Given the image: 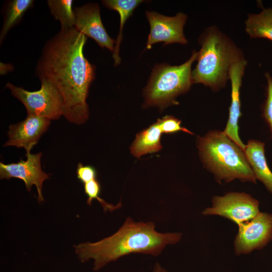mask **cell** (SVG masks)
<instances>
[{
    "instance_id": "4fadbf2b",
    "label": "cell",
    "mask_w": 272,
    "mask_h": 272,
    "mask_svg": "<svg viewBox=\"0 0 272 272\" xmlns=\"http://www.w3.org/2000/svg\"><path fill=\"white\" fill-rule=\"evenodd\" d=\"M247 61L243 58L233 63L229 73V80L231 86V104L229 109V118L224 133L244 152L245 145L239 138L238 121L241 116L240 89Z\"/></svg>"
},
{
    "instance_id": "8fae6325",
    "label": "cell",
    "mask_w": 272,
    "mask_h": 272,
    "mask_svg": "<svg viewBox=\"0 0 272 272\" xmlns=\"http://www.w3.org/2000/svg\"><path fill=\"white\" fill-rule=\"evenodd\" d=\"M50 122L46 118L27 115L22 121L9 126L8 140L3 146L22 148L26 153H31L40 137L48 129Z\"/></svg>"
},
{
    "instance_id": "9c48e42d",
    "label": "cell",
    "mask_w": 272,
    "mask_h": 272,
    "mask_svg": "<svg viewBox=\"0 0 272 272\" xmlns=\"http://www.w3.org/2000/svg\"><path fill=\"white\" fill-rule=\"evenodd\" d=\"M42 153L33 154L26 153V160L21 159L17 163L5 164L0 162L1 179L18 178L24 182L26 188L31 191L33 185L36 186L38 202L42 203L44 201L42 194L43 182L50 178V174L44 172L41 168V158Z\"/></svg>"
},
{
    "instance_id": "8992f818",
    "label": "cell",
    "mask_w": 272,
    "mask_h": 272,
    "mask_svg": "<svg viewBox=\"0 0 272 272\" xmlns=\"http://www.w3.org/2000/svg\"><path fill=\"white\" fill-rule=\"evenodd\" d=\"M41 81L40 89L29 91L8 83L6 86L12 95L24 105L27 115L47 118L59 119L63 115L62 99L55 87L45 81Z\"/></svg>"
},
{
    "instance_id": "e0dca14e",
    "label": "cell",
    "mask_w": 272,
    "mask_h": 272,
    "mask_svg": "<svg viewBox=\"0 0 272 272\" xmlns=\"http://www.w3.org/2000/svg\"><path fill=\"white\" fill-rule=\"evenodd\" d=\"M143 1L141 0H105L102 4L107 8L116 11L120 16L119 32L115 41L113 57L114 65L116 66L120 63L119 56V47L122 39V30L126 21L132 15L134 9Z\"/></svg>"
},
{
    "instance_id": "d6986e66",
    "label": "cell",
    "mask_w": 272,
    "mask_h": 272,
    "mask_svg": "<svg viewBox=\"0 0 272 272\" xmlns=\"http://www.w3.org/2000/svg\"><path fill=\"white\" fill-rule=\"evenodd\" d=\"M72 0H49L48 7L51 14L61 24V30L74 28L75 15Z\"/></svg>"
},
{
    "instance_id": "7a4b0ae2",
    "label": "cell",
    "mask_w": 272,
    "mask_h": 272,
    "mask_svg": "<svg viewBox=\"0 0 272 272\" xmlns=\"http://www.w3.org/2000/svg\"><path fill=\"white\" fill-rule=\"evenodd\" d=\"M181 235L180 233H159L155 230L153 222H137L128 217L111 236L95 242L81 243L74 248L81 262L93 260V269L97 271L129 254L158 255L167 245L179 242Z\"/></svg>"
},
{
    "instance_id": "2e32d148",
    "label": "cell",
    "mask_w": 272,
    "mask_h": 272,
    "mask_svg": "<svg viewBox=\"0 0 272 272\" xmlns=\"http://www.w3.org/2000/svg\"><path fill=\"white\" fill-rule=\"evenodd\" d=\"M245 30L252 38H264L272 41V7L257 14H248Z\"/></svg>"
},
{
    "instance_id": "277c9868",
    "label": "cell",
    "mask_w": 272,
    "mask_h": 272,
    "mask_svg": "<svg viewBox=\"0 0 272 272\" xmlns=\"http://www.w3.org/2000/svg\"><path fill=\"white\" fill-rule=\"evenodd\" d=\"M196 145L203 166L218 182L238 179L256 183L244 152L223 131L211 130L198 137Z\"/></svg>"
},
{
    "instance_id": "30bf717a",
    "label": "cell",
    "mask_w": 272,
    "mask_h": 272,
    "mask_svg": "<svg viewBox=\"0 0 272 272\" xmlns=\"http://www.w3.org/2000/svg\"><path fill=\"white\" fill-rule=\"evenodd\" d=\"M147 18L150 26L146 48L150 49L152 46L158 42H163L164 46L171 43L186 44V38L183 28L187 16L181 12L175 16L168 17L154 11H147Z\"/></svg>"
},
{
    "instance_id": "7402d4cb",
    "label": "cell",
    "mask_w": 272,
    "mask_h": 272,
    "mask_svg": "<svg viewBox=\"0 0 272 272\" xmlns=\"http://www.w3.org/2000/svg\"><path fill=\"white\" fill-rule=\"evenodd\" d=\"M266 97L263 106V116L267 123L272 134V77L266 73Z\"/></svg>"
},
{
    "instance_id": "9a60e30c",
    "label": "cell",
    "mask_w": 272,
    "mask_h": 272,
    "mask_svg": "<svg viewBox=\"0 0 272 272\" xmlns=\"http://www.w3.org/2000/svg\"><path fill=\"white\" fill-rule=\"evenodd\" d=\"M162 133L157 121L139 132L130 147L131 154L134 157L139 158L144 155L160 151L162 148Z\"/></svg>"
},
{
    "instance_id": "ac0fdd59",
    "label": "cell",
    "mask_w": 272,
    "mask_h": 272,
    "mask_svg": "<svg viewBox=\"0 0 272 272\" xmlns=\"http://www.w3.org/2000/svg\"><path fill=\"white\" fill-rule=\"evenodd\" d=\"M33 3L34 1L32 0H13L9 3L0 34L1 42L10 29L20 22L25 13L33 6Z\"/></svg>"
},
{
    "instance_id": "ffe728a7",
    "label": "cell",
    "mask_w": 272,
    "mask_h": 272,
    "mask_svg": "<svg viewBox=\"0 0 272 272\" xmlns=\"http://www.w3.org/2000/svg\"><path fill=\"white\" fill-rule=\"evenodd\" d=\"M84 192L87 196V203L89 206L92 205V200L96 199L100 202L105 213L107 211L112 212L122 207L121 201L114 205L107 202L100 197L101 188V185L97 179L84 184Z\"/></svg>"
},
{
    "instance_id": "7c38bea8",
    "label": "cell",
    "mask_w": 272,
    "mask_h": 272,
    "mask_svg": "<svg viewBox=\"0 0 272 272\" xmlns=\"http://www.w3.org/2000/svg\"><path fill=\"white\" fill-rule=\"evenodd\" d=\"M74 13V28L78 31L94 39L100 47L114 51L115 41L108 35L102 24L97 4L89 3L77 7Z\"/></svg>"
},
{
    "instance_id": "3957f363",
    "label": "cell",
    "mask_w": 272,
    "mask_h": 272,
    "mask_svg": "<svg viewBox=\"0 0 272 272\" xmlns=\"http://www.w3.org/2000/svg\"><path fill=\"white\" fill-rule=\"evenodd\" d=\"M200 49L192 71L193 84H201L214 91L224 87L233 63L244 58L236 44L217 26L208 27L199 37Z\"/></svg>"
},
{
    "instance_id": "44dd1931",
    "label": "cell",
    "mask_w": 272,
    "mask_h": 272,
    "mask_svg": "<svg viewBox=\"0 0 272 272\" xmlns=\"http://www.w3.org/2000/svg\"><path fill=\"white\" fill-rule=\"evenodd\" d=\"M157 123L162 133H173L179 131H183L190 134L194 133L181 126V121L172 115H166L162 118L158 119Z\"/></svg>"
},
{
    "instance_id": "52a82bcc",
    "label": "cell",
    "mask_w": 272,
    "mask_h": 272,
    "mask_svg": "<svg viewBox=\"0 0 272 272\" xmlns=\"http://www.w3.org/2000/svg\"><path fill=\"white\" fill-rule=\"evenodd\" d=\"M212 205L202 212L204 215H218L237 224L247 221L260 212L259 202L244 192H231L212 198Z\"/></svg>"
},
{
    "instance_id": "ba28073f",
    "label": "cell",
    "mask_w": 272,
    "mask_h": 272,
    "mask_svg": "<svg viewBox=\"0 0 272 272\" xmlns=\"http://www.w3.org/2000/svg\"><path fill=\"white\" fill-rule=\"evenodd\" d=\"M234 240L236 254H247L264 247L272 239V214L259 212L253 218L238 225Z\"/></svg>"
},
{
    "instance_id": "603a6c76",
    "label": "cell",
    "mask_w": 272,
    "mask_h": 272,
    "mask_svg": "<svg viewBox=\"0 0 272 272\" xmlns=\"http://www.w3.org/2000/svg\"><path fill=\"white\" fill-rule=\"evenodd\" d=\"M76 173L78 179L84 184L97 179V171L95 168L91 165H84L79 163L77 166Z\"/></svg>"
},
{
    "instance_id": "5b68a950",
    "label": "cell",
    "mask_w": 272,
    "mask_h": 272,
    "mask_svg": "<svg viewBox=\"0 0 272 272\" xmlns=\"http://www.w3.org/2000/svg\"><path fill=\"white\" fill-rule=\"evenodd\" d=\"M197 55V52L193 51L190 58L179 65L157 64L144 89V107H156L163 110L178 104L176 98L188 91L193 84L191 66Z\"/></svg>"
},
{
    "instance_id": "5bb4252c",
    "label": "cell",
    "mask_w": 272,
    "mask_h": 272,
    "mask_svg": "<svg viewBox=\"0 0 272 272\" xmlns=\"http://www.w3.org/2000/svg\"><path fill=\"white\" fill-rule=\"evenodd\" d=\"M264 143L250 140L245 145L244 154L256 178L272 193V172L267 165L264 154Z\"/></svg>"
},
{
    "instance_id": "6da1fadb",
    "label": "cell",
    "mask_w": 272,
    "mask_h": 272,
    "mask_svg": "<svg viewBox=\"0 0 272 272\" xmlns=\"http://www.w3.org/2000/svg\"><path fill=\"white\" fill-rule=\"evenodd\" d=\"M86 36L75 28L61 30L44 47L36 67L40 81L51 84L61 96L65 118L85 123L89 116L87 103L95 68L85 57Z\"/></svg>"
},
{
    "instance_id": "cb8c5ba5",
    "label": "cell",
    "mask_w": 272,
    "mask_h": 272,
    "mask_svg": "<svg viewBox=\"0 0 272 272\" xmlns=\"http://www.w3.org/2000/svg\"><path fill=\"white\" fill-rule=\"evenodd\" d=\"M153 272H168L163 268L159 263H157L155 264Z\"/></svg>"
}]
</instances>
